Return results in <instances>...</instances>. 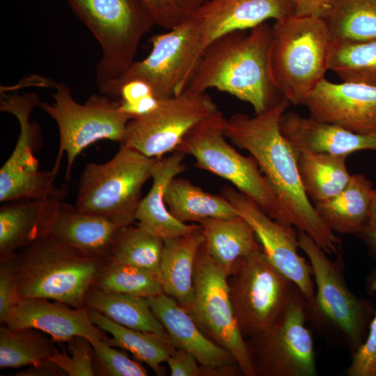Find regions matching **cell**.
<instances>
[{"instance_id": "1", "label": "cell", "mask_w": 376, "mask_h": 376, "mask_svg": "<svg viewBox=\"0 0 376 376\" xmlns=\"http://www.w3.org/2000/svg\"><path fill=\"white\" fill-rule=\"evenodd\" d=\"M289 104L283 97L253 117L235 113L227 120L225 134L256 161L292 226L309 235L326 253L338 254L341 242L311 204L299 173L297 152L281 130V118Z\"/></svg>"}, {"instance_id": "2", "label": "cell", "mask_w": 376, "mask_h": 376, "mask_svg": "<svg viewBox=\"0 0 376 376\" xmlns=\"http://www.w3.org/2000/svg\"><path fill=\"white\" fill-rule=\"evenodd\" d=\"M246 31H232L212 41L185 89L204 93L217 88L249 103L256 114L276 103L278 91L268 74L272 26L264 22Z\"/></svg>"}, {"instance_id": "3", "label": "cell", "mask_w": 376, "mask_h": 376, "mask_svg": "<svg viewBox=\"0 0 376 376\" xmlns=\"http://www.w3.org/2000/svg\"><path fill=\"white\" fill-rule=\"evenodd\" d=\"M331 37L324 19L291 15L272 26L268 74L291 104H304L325 77Z\"/></svg>"}, {"instance_id": "4", "label": "cell", "mask_w": 376, "mask_h": 376, "mask_svg": "<svg viewBox=\"0 0 376 376\" xmlns=\"http://www.w3.org/2000/svg\"><path fill=\"white\" fill-rule=\"evenodd\" d=\"M67 1L100 45L95 82L101 91L132 65L141 38L155 22L141 0Z\"/></svg>"}, {"instance_id": "5", "label": "cell", "mask_w": 376, "mask_h": 376, "mask_svg": "<svg viewBox=\"0 0 376 376\" xmlns=\"http://www.w3.org/2000/svg\"><path fill=\"white\" fill-rule=\"evenodd\" d=\"M227 120L219 110L193 127L175 150L194 157L198 168L230 182L274 220L292 226L254 158L242 155L226 141Z\"/></svg>"}, {"instance_id": "6", "label": "cell", "mask_w": 376, "mask_h": 376, "mask_svg": "<svg viewBox=\"0 0 376 376\" xmlns=\"http://www.w3.org/2000/svg\"><path fill=\"white\" fill-rule=\"evenodd\" d=\"M21 298H43L85 308V297L106 260L46 235L18 255Z\"/></svg>"}, {"instance_id": "7", "label": "cell", "mask_w": 376, "mask_h": 376, "mask_svg": "<svg viewBox=\"0 0 376 376\" xmlns=\"http://www.w3.org/2000/svg\"><path fill=\"white\" fill-rule=\"evenodd\" d=\"M157 159L120 145L109 161L86 164L79 178L76 207L107 217L120 228L132 225L141 189L152 178Z\"/></svg>"}, {"instance_id": "8", "label": "cell", "mask_w": 376, "mask_h": 376, "mask_svg": "<svg viewBox=\"0 0 376 376\" xmlns=\"http://www.w3.org/2000/svg\"><path fill=\"white\" fill-rule=\"evenodd\" d=\"M54 102H40L38 107L55 120L59 132V147L52 170L58 173L61 158L67 155L65 179H70L72 165L79 154L101 139L123 142L129 121L133 118L120 109V100L93 94L84 103L74 100L63 82L55 84Z\"/></svg>"}, {"instance_id": "9", "label": "cell", "mask_w": 376, "mask_h": 376, "mask_svg": "<svg viewBox=\"0 0 376 376\" xmlns=\"http://www.w3.org/2000/svg\"><path fill=\"white\" fill-rule=\"evenodd\" d=\"M150 42L149 55L134 61L122 77L100 93L116 99L121 87L134 80L146 83L159 100L178 95L185 89L203 52L196 21L190 15L167 32L152 36Z\"/></svg>"}, {"instance_id": "10", "label": "cell", "mask_w": 376, "mask_h": 376, "mask_svg": "<svg viewBox=\"0 0 376 376\" xmlns=\"http://www.w3.org/2000/svg\"><path fill=\"white\" fill-rule=\"evenodd\" d=\"M308 318V302L295 286L275 321L246 340L256 376L318 375Z\"/></svg>"}, {"instance_id": "11", "label": "cell", "mask_w": 376, "mask_h": 376, "mask_svg": "<svg viewBox=\"0 0 376 376\" xmlns=\"http://www.w3.org/2000/svg\"><path fill=\"white\" fill-rule=\"evenodd\" d=\"M228 280L234 314L246 340L275 321L296 286L269 262L262 247L238 259Z\"/></svg>"}, {"instance_id": "12", "label": "cell", "mask_w": 376, "mask_h": 376, "mask_svg": "<svg viewBox=\"0 0 376 376\" xmlns=\"http://www.w3.org/2000/svg\"><path fill=\"white\" fill-rule=\"evenodd\" d=\"M298 240L299 248L309 260L316 287L313 306L308 308L309 317L320 318L333 326L353 353L366 339L368 324L375 311L368 301L350 290L340 256L336 262L331 261L305 233L299 232Z\"/></svg>"}, {"instance_id": "13", "label": "cell", "mask_w": 376, "mask_h": 376, "mask_svg": "<svg viewBox=\"0 0 376 376\" xmlns=\"http://www.w3.org/2000/svg\"><path fill=\"white\" fill-rule=\"evenodd\" d=\"M228 274L208 253L205 242L196 259L194 296L189 314L201 331L233 356L245 376H256L246 339L232 306Z\"/></svg>"}, {"instance_id": "14", "label": "cell", "mask_w": 376, "mask_h": 376, "mask_svg": "<svg viewBox=\"0 0 376 376\" xmlns=\"http://www.w3.org/2000/svg\"><path fill=\"white\" fill-rule=\"evenodd\" d=\"M219 109L205 92L185 89L160 100L151 112L131 119L120 145L153 158L175 151L187 132Z\"/></svg>"}, {"instance_id": "15", "label": "cell", "mask_w": 376, "mask_h": 376, "mask_svg": "<svg viewBox=\"0 0 376 376\" xmlns=\"http://www.w3.org/2000/svg\"><path fill=\"white\" fill-rule=\"evenodd\" d=\"M40 100L35 93L24 95L8 94L1 91L0 111L16 117L19 124V135L12 154L0 170L1 203L22 198H40L54 193L55 175L52 171H40L34 155L36 126L29 122L33 108Z\"/></svg>"}, {"instance_id": "16", "label": "cell", "mask_w": 376, "mask_h": 376, "mask_svg": "<svg viewBox=\"0 0 376 376\" xmlns=\"http://www.w3.org/2000/svg\"><path fill=\"white\" fill-rule=\"evenodd\" d=\"M221 192L250 224L269 262L297 286L311 308L315 299L313 275L310 263L298 253L299 231L272 219L242 192L228 186Z\"/></svg>"}, {"instance_id": "17", "label": "cell", "mask_w": 376, "mask_h": 376, "mask_svg": "<svg viewBox=\"0 0 376 376\" xmlns=\"http://www.w3.org/2000/svg\"><path fill=\"white\" fill-rule=\"evenodd\" d=\"M310 116L359 134L376 132V87L322 79L308 97Z\"/></svg>"}, {"instance_id": "18", "label": "cell", "mask_w": 376, "mask_h": 376, "mask_svg": "<svg viewBox=\"0 0 376 376\" xmlns=\"http://www.w3.org/2000/svg\"><path fill=\"white\" fill-rule=\"evenodd\" d=\"M3 324L11 329L40 330L58 343L81 336L93 345L107 337V333L93 322L86 307L75 308L43 298H21Z\"/></svg>"}, {"instance_id": "19", "label": "cell", "mask_w": 376, "mask_h": 376, "mask_svg": "<svg viewBox=\"0 0 376 376\" xmlns=\"http://www.w3.org/2000/svg\"><path fill=\"white\" fill-rule=\"evenodd\" d=\"M294 10L292 0H206L191 16L199 27L204 51L222 35L250 30L293 15Z\"/></svg>"}, {"instance_id": "20", "label": "cell", "mask_w": 376, "mask_h": 376, "mask_svg": "<svg viewBox=\"0 0 376 376\" xmlns=\"http://www.w3.org/2000/svg\"><path fill=\"white\" fill-rule=\"evenodd\" d=\"M63 184L49 196L22 198L1 203L0 207V258L15 253L46 236L48 227L68 194Z\"/></svg>"}, {"instance_id": "21", "label": "cell", "mask_w": 376, "mask_h": 376, "mask_svg": "<svg viewBox=\"0 0 376 376\" xmlns=\"http://www.w3.org/2000/svg\"><path fill=\"white\" fill-rule=\"evenodd\" d=\"M282 134L296 150L347 156L359 150L376 151V132L359 134L340 126L290 111L281 118Z\"/></svg>"}, {"instance_id": "22", "label": "cell", "mask_w": 376, "mask_h": 376, "mask_svg": "<svg viewBox=\"0 0 376 376\" xmlns=\"http://www.w3.org/2000/svg\"><path fill=\"white\" fill-rule=\"evenodd\" d=\"M121 228L107 217L83 212L64 201L47 229L49 235L87 256L107 260Z\"/></svg>"}, {"instance_id": "23", "label": "cell", "mask_w": 376, "mask_h": 376, "mask_svg": "<svg viewBox=\"0 0 376 376\" xmlns=\"http://www.w3.org/2000/svg\"><path fill=\"white\" fill-rule=\"evenodd\" d=\"M147 299L176 348L190 352L206 368L237 365L230 352L210 340L175 299L164 292Z\"/></svg>"}, {"instance_id": "24", "label": "cell", "mask_w": 376, "mask_h": 376, "mask_svg": "<svg viewBox=\"0 0 376 376\" xmlns=\"http://www.w3.org/2000/svg\"><path fill=\"white\" fill-rule=\"evenodd\" d=\"M184 155L175 150L168 157L157 159L152 171V187L141 198L135 215L139 226L163 240L188 235L201 228L200 225L182 223L173 217L164 201L170 182L186 169Z\"/></svg>"}, {"instance_id": "25", "label": "cell", "mask_w": 376, "mask_h": 376, "mask_svg": "<svg viewBox=\"0 0 376 376\" xmlns=\"http://www.w3.org/2000/svg\"><path fill=\"white\" fill-rule=\"evenodd\" d=\"M205 242L201 228L194 233L164 240L160 263L163 292L189 313L194 296V274L198 251Z\"/></svg>"}, {"instance_id": "26", "label": "cell", "mask_w": 376, "mask_h": 376, "mask_svg": "<svg viewBox=\"0 0 376 376\" xmlns=\"http://www.w3.org/2000/svg\"><path fill=\"white\" fill-rule=\"evenodd\" d=\"M373 189L372 182L363 175H352L347 186L338 194L313 205L333 232L357 235L369 224Z\"/></svg>"}, {"instance_id": "27", "label": "cell", "mask_w": 376, "mask_h": 376, "mask_svg": "<svg viewBox=\"0 0 376 376\" xmlns=\"http://www.w3.org/2000/svg\"><path fill=\"white\" fill-rule=\"evenodd\" d=\"M198 224L208 253L228 275L238 259L262 247L250 224L240 215L230 219L208 218Z\"/></svg>"}, {"instance_id": "28", "label": "cell", "mask_w": 376, "mask_h": 376, "mask_svg": "<svg viewBox=\"0 0 376 376\" xmlns=\"http://www.w3.org/2000/svg\"><path fill=\"white\" fill-rule=\"evenodd\" d=\"M93 322L111 335L104 339L109 345L130 352L136 359L146 363L157 375H162V363L176 349L168 334L143 331L126 327L100 313L88 309Z\"/></svg>"}, {"instance_id": "29", "label": "cell", "mask_w": 376, "mask_h": 376, "mask_svg": "<svg viewBox=\"0 0 376 376\" xmlns=\"http://www.w3.org/2000/svg\"><path fill=\"white\" fill-rule=\"evenodd\" d=\"M164 201L169 212L182 223L198 222L208 218L230 219L238 211L224 196L203 191L189 180L174 178L169 184Z\"/></svg>"}, {"instance_id": "30", "label": "cell", "mask_w": 376, "mask_h": 376, "mask_svg": "<svg viewBox=\"0 0 376 376\" xmlns=\"http://www.w3.org/2000/svg\"><path fill=\"white\" fill-rule=\"evenodd\" d=\"M297 164L304 191L314 204L327 201L342 191L351 175L347 156L297 150Z\"/></svg>"}, {"instance_id": "31", "label": "cell", "mask_w": 376, "mask_h": 376, "mask_svg": "<svg viewBox=\"0 0 376 376\" xmlns=\"http://www.w3.org/2000/svg\"><path fill=\"white\" fill-rule=\"evenodd\" d=\"M84 303L88 309L96 311L126 327L168 334L146 297L106 293L91 287L86 295Z\"/></svg>"}, {"instance_id": "32", "label": "cell", "mask_w": 376, "mask_h": 376, "mask_svg": "<svg viewBox=\"0 0 376 376\" xmlns=\"http://www.w3.org/2000/svg\"><path fill=\"white\" fill-rule=\"evenodd\" d=\"M56 342L47 334L33 328L0 327V368L37 364L49 359Z\"/></svg>"}, {"instance_id": "33", "label": "cell", "mask_w": 376, "mask_h": 376, "mask_svg": "<svg viewBox=\"0 0 376 376\" xmlns=\"http://www.w3.org/2000/svg\"><path fill=\"white\" fill-rule=\"evenodd\" d=\"M328 70L334 72L343 81L376 87V40H332Z\"/></svg>"}, {"instance_id": "34", "label": "cell", "mask_w": 376, "mask_h": 376, "mask_svg": "<svg viewBox=\"0 0 376 376\" xmlns=\"http://www.w3.org/2000/svg\"><path fill=\"white\" fill-rule=\"evenodd\" d=\"M324 20L332 40H376V0H339Z\"/></svg>"}, {"instance_id": "35", "label": "cell", "mask_w": 376, "mask_h": 376, "mask_svg": "<svg viewBox=\"0 0 376 376\" xmlns=\"http://www.w3.org/2000/svg\"><path fill=\"white\" fill-rule=\"evenodd\" d=\"M163 248L162 238L130 225L121 228L109 259L149 271L160 279Z\"/></svg>"}, {"instance_id": "36", "label": "cell", "mask_w": 376, "mask_h": 376, "mask_svg": "<svg viewBox=\"0 0 376 376\" xmlns=\"http://www.w3.org/2000/svg\"><path fill=\"white\" fill-rule=\"evenodd\" d=\"M92 288L106 293L125 294L146 298L163 292L159 278L152 272L111 259L104 263Z\"/></svg>"}, {"instance_id": "37", "label": "cell", "mask_w": 376, "mask_h": 376, "mask_svg": "<svg viewBox=\"0 0 376 376\" xmlns=\"http://www.w3.org/2000/svg\"><path fill=\"white\" fill-rule=\"evenodd\" d=\"M93 363L97 376H146L147 370L130 359L125 350L109 345L104 339L93 345Z\"/></svg>"}, {"instance_id": "38", "label": "cell", "mask_w": 376, "mask_h": 376, "mask_svg": "<svg viewBox=\"0 0 376 376\" xmlns=\"http://www.w3.org/2000/svg\"><path fill=\"white\" fill-rule=\"evenodd\" d=\"M68 352L56 347L49 359L68 376H94L93 345L89 340L75 336L67 342Z\"/></svg>"}, {"instance_id": "39", "label": "cell", "mask_w": 376, "mask_h": 376, "mask_svg": "<svg viewBox=\"0 0 376 376\" xmlns=\"http://www.w3.org/2000/svg\"><path fill=\"white\" fill-rule=\"evenodd\" d=\"M206 0H141L156 25L171 30L188 19Z\"/></svg>"}, {"instance_id": "40", "label": "cell", "mask_w": 376, "mask_h": 376, "mask_svg": "<svg viewBox=\"0 0 376 376\" xmlns=\"http://www.w3.org/2000/svg\"><path fill=\"white\" fill-rule=\"evenodd\" d=\"M18 255L0 258V322L3 324L21 297Z\"/></svg>"}, {"instance_id": "41", "label": "cell", "mask_w": 376, "mask_h": 376, "mask_svg": "<svg viewBox=\"0 0 376 376\" xmlns=\"http://www.w3.org/2000/svg\"><path fill=\"white\" fill-rule=\"evenodd\" d=\"M370 289L376 292V276L373 274ZM347 376H376V311L369 324L368 336L352 353L350 366L345 371Z\"/></svg>"}, {"instance_id": "42", "label": "cell", "mask_w": 376, "mask_h": 376, "mask_svg": "<svg viewBox=\"0 0 376 376\" xmlns=\"http://www.w3.org/2000/svg\"><path fill=\"white\" fill-rule=\"evenodd\" d=\"M166 362L172 376H207V368L186 350L176 348Z\"/></svg>"}, {"instance_id": "43", "label": "cell", "mask_w": 376, "mask_h": 376, "mask_svg": "<svg viewBox=\"0 0 376 376\" xmlns=\"http://www.w3.org/2000/svg\"><path fill=\"white\" fill-rule=\"evenodd\" d=\"M339 0H292L294 15L325 19Z\"/></svg>"}, {"instance_id": "44", "label": "cell", "mask_w": 376, "mask_h": 376, "mask_svg": "<svg viewBox=\"0 0 376 376\" xmlns=\"http://www.w3.org/2000/svg\"><path fill=\"white\" fill-rule=\"evenodd\" d=\"M151 94H153L152 90L146 83L134 80L121 87L119 97L121 104H131Z\"/></svg>"}, {"instance_id": "45", "label": "cell", "mask_w": 376, "mask_h": 376, "mask_svg": "<svg viewBox=\"0 0 376 376\" xmlns=\"http://www.w3.org/2000/svg\"><path fill=\"white\" fill-rule=\"evenodd\" d=\"M18 376H67L65 373L49 358L26 370L17 373Z\"/></svg>"}, {"instance_id": "46", "label": "cell", "mask_w": 376, "mask_h": 376, "mask_svg": "<svg viewBox=\"0 0 376 376\" xmlns=\"http://www.w3.org/2000/svg\"><path fill=\"white\" fill-rule=\"evenodd\" d=\"M376 265V226L368 224L359 234ZM374 275L376 276V272Z\"/></svg>"}, {"instance_id": "47", "label": "cell", "mask_w": 376, "mask_h": 376, "mask_svg": "<svg viewBox=\"0 0 376 376\" xmlns=\"http://www.w3.org/2000/svg\"><path fill=\"white\" fill-rule=\"evenodd\" d=\"M369 224L376 226V189L372 194L369 208Z\"/></svg>"}]
</instances>
